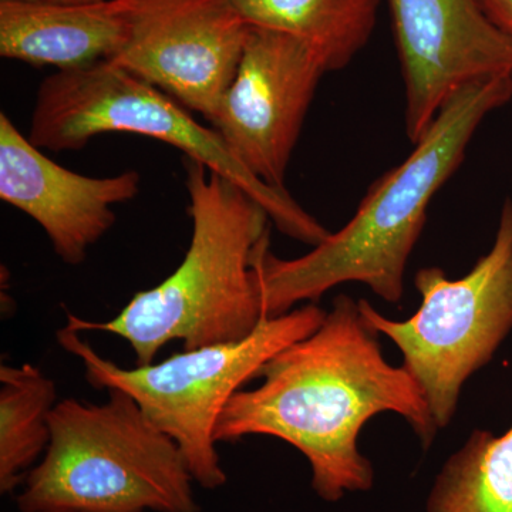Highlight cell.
<instances>
[{"mask_svg": "<svg viewBox=\"0 0 512 512\" xmlns=\"http://www.w3.org/2000/svg\"><path fill=\"white\" fill-rule=\"evenodd\" d=\"M379 336L360 316L356 299L335 296L315 332L268 360L256 389L232 396L215 440H284L309 461L313 491L326 503L372 490L375 468L359 450L367 421L397 414L423 448L440 431L419 384L402 365L387 362Z\"/></svg>", "mask_w": 512, "mask_h": 512, "instance_id": "6da1fadb", "label": "cell"}, {"mask_svg": "<svg viewBox=\"0 0 512 512\" xmlns=\"http://www.w3.org/2000/svg\"><path fill=\"white\" fill-rule=\"evenodd\" d=\"M511 99L512 74L466 84L441 107L410 156L370 185L345 227L295 259L278 258L265 242L254 259L262 318L318 303L350 282L366 285L383 301H402L404 274L431 200L463 164L485 117Z\"/></svg>", "mask_w": 512, "mask_h": 512, "instance_id": "7a4b0ae2", "label": "cell"}, {"mask_svg": "<svg viewBox=\"0 0 512 512\" xmlns=\"http://www.w3.org/2000/svg\"><path fill=\"white\" fill-rule=\"evenodd\" d=\"M190 247L180 266L154 288L136 293L113 319L96 322L67 313L77 332H104L126 340L137 365H150L175 340L184 349L238 342L261 325L254 269L271 237L262 205L205 165L184 160Z\"/></svg>", "mask_w": 512, "mask_h": 512, "instance_id": "3957f363", "label": "cell"}, {"mask_svg": "<svg viewBox=\"0 0 512 512\" xmlns=\"http://www.w3.org/2000/svg\"><path fill=\"white\" fill-rule=\"evenodd\" d=\"M101 404L64 399L50 443L26 477L20 512H200L183 453L136 400L107 389Z\"/></svg>", "mask_w": 512, "mask_h": 512, "instance_id": "277c9868", "label": "cell"}, {"mask_svg": "<svg viewBox=\"0 0 512 512\" xmlns=\"http://www.w3.org/2000/svg\"><path fill=\"white\" fill-rule=\"evenodd\" d=\"M326 313L318 303H303L278 318L262 320L252 335L238 342L184 349L163 362L133 369L101 356L70 326L57 330V342L82 362L84 377L94 389L130 394L147 419L177 443L195 483L218 490L228 476L215 429L229 400L276 353L315 332Z\"/></svg>", "mask_w": 512, "mask_h": 512, "instance_id": "5b68a950", "label": "cell"}, {"mask_svg": "<svg viewBox=\"0 0 512 512\" xmlns=\"http://www.w3.org/2000/svg\"><path fill=\"white\" fill-rule=\"evenodd\" d=\"M106 133L138 134L178 148L247 191L288 238L313 248L332 234L286 188L256 178L214 128L202 126L173 97L116 64L56 72L40 83L28 136L37 148L80 150Z\"/></svg>", "mask_w": 512, "mask_h": 512, "instance_id": "8992f818", "label": "cell"}, {"mask_svg": "<svg viewBox=\"0 0 512 512\" xmlns=\"http://www.w3.org/2000/svg\"><path fill=\"white\" fill-rule=\"evenodd\" d=\"M419 311L393 320L359 299L366 325L392 340L402 366L421 393L436 423L446 429L456 416L464 384L493 360L512 332V200L501 208L494 244L466 276L448 279L439 266L414 275Z\"/></svg>", "mask_w": 512, "mask_h": 512, "instance_id": "52a82bcc", "label": "cell"}, {"mask_svg": "<svg viewBox=\"0 0 512 512\" xmlns=\"http://www.w3.org/2000/svg\"><path fill=\"white\" fill-rule=\"evenodd\" d=\"M128 39L111 63L208 123L244 52L249 25L231 0H119Z\"/></svg>", "mask_w": 512, "mask_h": 512, "instance_id": "ba28073f", "label": "cell"}, {"mask_svg": "<svg viewBox=\"0 0 512 512\" xmlns=\"http://www.w3.org/2000/svg\"><path fill=\"white\" fill-rule=\"evenodd\" d=\"M325 67L311 47L249 26L241 62L211 127L259 180L285 188V175Z\"/></svg>", "mask_w": 512, "mask_h": 512, "instance_id": "9c48e42d", "label": "cell"}, {"mask_svg": "<svg viewBox=\"0 0 512 512\" xmlns=\"http://www.w3.org/2000/svg\"><path fill=\"white\" fill-rule=\"evenodd\" d=\"M404 83V128L416 144L466 84L512 74V40L478 0H387Z\"/></svg>", "mask_w": 512, "mask_h": 512, "instance_id": "30bf717a", "label": "cell"}, {"mask_svg": "<svg viewBox=\"0 0 512 512\" xmlns=\"http://www.w3.org/2000/svg\"><path fill=\"white\" fill-rule=\"evenodd\" d=\"M140 184L133 170L113 177L67 170L0 114V198L43 228L64 264L86 261L90 248L116 224L114 207L136 198Z\"/></svg>", "mask_w": 512, "mask_h": 512, "instance_id": "8fae6325", "label": "cell"}, {"mask_svg": "<svg viewBox=\"0 0 512 512\" xmlns=\"http://www.w3.org/2000/svg\"><path fill=\"white\" fill-rule=\"evenodd\" d=\"M128 39L119 0L62 3L0 0V56L57 72L111 62Z\"/></svg>", "mask_w": 512, "mask_h": 512, "instance_id": "7c38bea8", "label": "cell"}, {"mask_svg": "<svg viewBox=\"0 0 512 512\" xmlns=\"http://www.w3.org/2000/svg\"><path fill=\"white\" fill-rule=\"evenodd\" d=\"M254 28L306 43L326 72L346 69L375 32L380 0H231Z\"/></svg>", "mask_w": 512, "mask_h": 512, "instance_id": "4fadbf2b", "label": "cell"}, {"mask_svg": "<svg viewBox=\"0 0 512 512\" xmlns=\"http://www.w3.org/2000/svg\"><path fill=\"white\" fill-rule=\"evenodd\" d=\"M57 387L39 367L0 366V493L13 494L45 456Z\"/></svg>", "mask_w": 512, "mask_h": 512, "instance_id": "5bb4252c", "label": "cell"}, {"mask_svg": "<svg viewBox=\"0 0 512 512\" xmlns=\"http://www.w3.org/2000/svg\"><path fill=\"white\" fill-rule=\"evenodd\" d=\"M426 512H512V423L471 431L437 474Z\"/></svg>", "mask_w": 512, "mask_h": 512, "instance_id": "9a60e30c", "label": "cell"}, {"mask_svg": "<svg viewBox=\"0 0 512 512\" xmlns=\"http://www.w3.org/2000/svg\"><path fill=\"white\" fill-rule=\"evenodd\" d=\"M487 18L512 40V0H478Z\"/></svg>", "mask_w": 512, "mask_h": 512, "instance_id": "2e32d148", "label": "cell"}, {"mask_svg": "<svg viewBox=\"0 0 512 512\" xmlns=\"http://www.w3.org/2000/svg\"><path fill=\"white\" fill-rule=\"evenodd\" d=\"M25 2L62 3V5H80V3L100 2V0H25Z\"/></svg>", "mask_w": 512, "mask_h": 512, "instance_id": "e0dca14e", "label": "cell"}]
</instances>
